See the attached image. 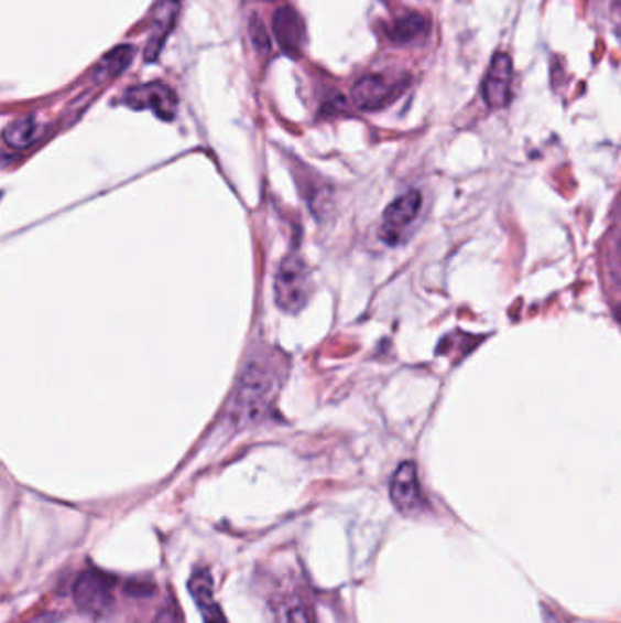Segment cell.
I'll use <instances>...</instances> for the list:
<instances>
[{
    "label": "cell",
    "mask_w": 621,
    "mask_h": 623,
    "mask_svg": "<svg viewBox=\"0 0 621 623\" xmlns=\"http://www.w3.org/2000/svg\"><path fill=\"white\" fill-rule=\"evenodd\" d=\"M188 589H190L194 602L197 603L205 623H228L221 608L214 600V583H211L210 572H194Z\"/></svg>",
    "instance_id": "obj_12"
},
{
    "label": "cell",
    "mask_w": 621,
    "mask_h": 623,
    "mask_svg": "<svg viewBox=\"0 0 621 623\" xmlns=\"http://www.w3.org/2000/svg\"><path fill=\"white\" fill-rule=\"evenodd\" d=\"M617 320L620 321V323H621V304L617 309Z\"/></svg>",
    "instance_id": "obj_19"
},
{
    "label": "cell",
    "mask_w": 621,
    "mask_h": 623,
    "mask_svg": "<svg viewBox=\"0 0 621 623\" xmlns=\"http://www.w3.org/2000/svg\"><path fill=\"white\" fill-rule=\"evenodd\" d=\"M181 0H159L157 8L153 10L152 33H150V42H148L146 58L153 61L157 57L164 41L172 32L177 11H179Z\"/></svg>",
    "instance_id": "obj_10"
},
{
    "label": "cell",
    "mask_w": 621,
    "mask_h": 623,
    "mask_svg": "<svg viewBox=\"0 0 621 623\" xmlns=\"http://www.w3.org/2000/svg\"><path fill=\"white\" fill-rule=\"evenodd\" d=\"M390 500L394 503L395 508L406 516H414L425 505L420 480H417V469L412 461H405L395 469L392 482H390Z\"/></svg>",
    "instance_id": "obj_7"
},
{
    "label": "cell",
    "mask_w": 621,
    "mask_h": 623,
    "mask_svg": "<svg viewBox=\"0 0 621 623\" xmlns=\"http://www.w3.org/2000/svg\"><path fill=\"white\" fill-rule=\"evenodd\" d=\"M122 103L133 110H150L164 121H172L177 114V95L166 84H144L128 89Z\"/></svg>",
    "instance_id": "obj_6"
},
{
    "label": "cell",
    "mask_w": 621,
    "mask_h": 623,
    "mask_svg": "<svg viewBox=\"0 0 621 623\" xmlns=\"http://www.w3.org/2000/svg\"><path fill=\"white\" fill-rule=\"evenodd\" d=\"M310 296V272L297 254H290L281 261L275 276V303L285 312H299Z\"/></svg>",
    "instance_id": "obj_2"
},
{
    "label": "cell",
    "mask_w": 621,
    "mask_h": 623,
    "mask_svg": "<svg viewBox=\"0 0 621 623\" xmlns=\"http://www.w3.org/2000/svg\"><path fill=\"white\" fill-rule=\"evenodd\" d=\"M275 390L277 379L274 374H270L263 365H250L239 383L236 412L248 421L261 418L272 404Z\"/></svg>",
    "instance_id": "obj_1"
},
{
    "label": "cell",
    "mask_w": 621,
    "mask_h": 623,
    "mask_svg": "<svg viewBox=\"0 0 621 623\" xmlns=\"http://www.w3.org/2000/svg\"><path fill=\"white\" fill-rule=\"evenodd\" d=\"M422 194L412 190L401 195L394 203H390L384 210L383 225H381L380 236L389 245H397L403 239L408 226L416 221L422 210Z\"/></svg>",
    "instance_id": "obj_5"
},
{
    "label": "cell",
    "mask_w": 621,
    "mask_h": 623,
    "mask_svg": "<svg viewBox=\"0 0 621 623\" xmlns=\"http://www.w3.org/2000/svg\"><path fill=\"white\" fill-rule=\"evenodd\" d=\"M431 32V22L427 17L411 11L406 15L395 19L386 30L390 41L397 44V46H411V44H420L425 41Z\"/></svg>",
    "instance_id": "obj_11"
},
{
    "label": "cell",
    "mask_w": 621,
    "mask_h": 623,
    "mask_svg": "<svg viewBox=\"0 0 621 623\" xmlns=\"http://www.w3.org/2000/svg\"><path fill=\"white\" fill-rule=\"evenodd\" d=\"M274 33L280 46L288 55H299L301 50L305 46L306 32L305 24L297 15V11L292 10L288 6L275 11Z\"/></svg>",
    "instance_id": "obj_9"
},
{
    "label": "cell",
    "mask_w": 621,
    "mask_h": 623,
    "mask_svg": "<svg viewBox=\"0 0 621 623\" xmlns=\"http://www.w3.org/2000/svg\"><path fill=\"white\" fill-rule=\"evenodd\" d=\"M250 35H252L253 46L258 47L259 53H266L270 50L269 35L264 32V26L261 22L253 19L252 28H250Z\"/></svg>",
    "instance_id": "obj_15"
},
{
    "label": "cell",
    "mask_w": 621,
    "mask_h": 623,
    "mask_svg": "<svg viewBox=\"0 0 621 623\" xmlns=\"http://www.w3.org/2000/svg\"><path fill=\"white\" fill-rule=\"evenodd\" d=\"M512 61L505 53L492 58L483 80V99L490 108L509 105L512 94Z\"/></svg>",
    "instance_id": "obj_8"
},
{
    "label": "cell",
    "mask_w": 621,
    "mask_h": 623,
    "mask_svg": "<svg viewBox=\"0 0 621 623\" xmlns=\"http://www.w3.org/2000/svg\"><path fill=\"white\" fill-rule=\"evenodd\" d=\"M153 623H183L177 609H164L157 614V619Z\"/></svg>",
    "instance_id": "obj_17"
},
{
    "label": "cell",
    "mask_w": 621,
    "mask_h": 623,
    "mask_svg": "<svg viewBox=\"0 0 621 623\" xmlns=\"http://www.w3.org/2000/svg\"><path fill=\"white\" fill-rule=\"evenodd\" d=\"M406 79H386L384 75H364L353 84V105L364 111L381 110L405 92Z\"/></svg>",
    "instance_id": "obj_4"
},
{
    "label": "cell",
    "mask_w": 621,
    "mask_h": 623,
    "mask_svg": "<svg viewBox=\"0 0 621 623\" xmlns=\"http://www.w3.org/2000/svg\"><path fill=\"white\" fill-rule=\"evenodd\" d=\"M41 131H43L41 126L33 117H24V119H19V121L6 126L4 141L8 147L24 150V148L37 141Z\"/></svg>",
    "instance_id": "obj_13"
},
{
    "label": "cell",
    "mask_w": 621,
    "mask_h": 623,
    "mask_svg": "<svg viewBox=\"0 0 621 623\" xmlns=\"http://www.w3.org/2000/svg\"><path fill=\"white\" fill-rule=\"evenodd\" d=\"M133 53H135V50L132 46L116 47L113 52L108 53L100 61L94 77L97 80H108L111 77H116V75L122 74L128 68V64L132 63Z\"/></svg>",
    "instance_id": "obj_14"
},
{
    "label": "cell",
    "mask_w": 621,
    "mask_h": 623,
    "mask_svg": "<svg viewBox=\"0 0 621 623\" xmlns=\"http://www.w3.org/2000/svg\"><path fill=\"white\" fill-rule=\"evenodd\" d=\"M286 623H316L312 616L310 609L305 605H297V608L290 609L288 619Z\"/></svg>",
    "instance_id": "obj_16"
},
{
    "label": "cell",
    "mask_w": 621,
    "mask_h": 623,
    "mask_svg": "<svg viewBox=\"0 0 621 623\" xmlns=\"http://www.w3.org/2000/svg\"><path fill=\"white\" fill-rule=\"evenodd\" d=\"M75 605L80 613L105 616L113 608V583L97 571H85L74 587Z\"/></svg>",
    "instance_id": "obj_3"
},
{
    "label": "cell",
    "mask_w": 621,
    "mask_h": 623,
    "mask_svg": "<svg viewBox=\"0 0 621 623\" xmlns=\"http://www.w3.org/2000/svg\"><path fill=\"white\" fill-rule=\"evenodd\" d=\"M58 620V614L55 613H43L35 616L32 622L28 623H55Z\"/></svg>",
    "instance_id": "obj_18"
}]
</instances>
